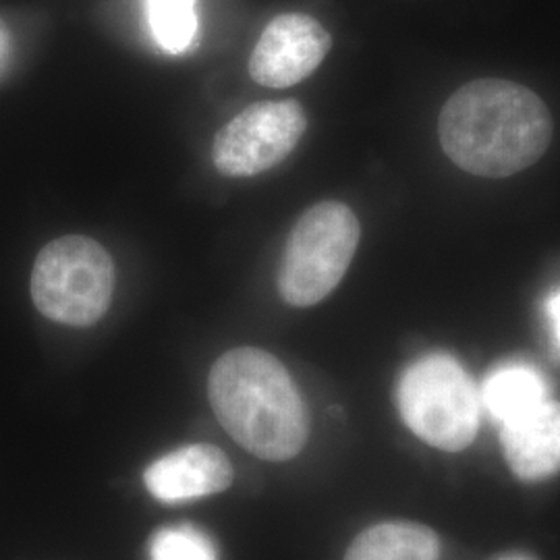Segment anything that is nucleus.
Here are the masks:
<instances>
[{
  "label": "nucleus",
  "mask_w": 560,
  "mask_h": 560,
  "mask_svg": "<svg viewBox=\"0 0 560 560\" xmlns=\"http://www.w3.org/2000/svg\"><path fill=\"white\" fill-rule=\"evenodd\" d=\"M143 483L162 502L196 501L219 494L233 483L231 460L212 444H189L154 460Z\"/></svg>",
  "instance_id": "8"
},
{
  "label": "nucleus",
  "mask_w": 560,
  "mask_h": 560,
  "mask_svg": "<svg viewBox=\"0 0 560 560\" xmlns=\"http://www.w3.org/2000/svg\"><path fill=\"white\" fill-rule=\"evenodd\" d=\"M397 402L407 428L442 451L467 448L478 434V388L451 355L432 353L409 365L399 382Z\"/></svg>",
  "instance_id": "3"
},
{
  "label": "nucleus",
  "mask_w": 560,
  "mask_h": 560,
  "mask_svg": "<svg viewBox=\"0 0 560 560\" xmlns=\"http://www.w3.org/2000/svg\"><path fill=\"white\" fill-rule=\"evenodd\" d=\"M439 129L444 152L463 171L509 177L546 152L552 117L546 104L520 83L480 80L446 102Z\"/></svg>",
  "instance_id": "1"
},
{
  "label": "nucleus",
  "mask_w": 560,
  "mask_h": 560,
  "mask_svg": "<svg viewBox=\"0 0 560 560\" xmlns=\"http://www.w3.org/2000/svg\"><path fill=\"white\" fill-rule=\"evenodd\" d=\"M332 46L318 21L284 13L266 25L249 59V75L264 88H291L312 75Z\"/></svg>",
  "instance_id": "7"
},
{
  "label": "nucleus",
  "mask_w": 560,
  "mask_h": 560,
  "mask_svg": "<svg viewBox=\"0 0 560 560\" xmlns=\"http://www.w3.org/2000/svg\"><path fill=\"white\" fill-rule=\"evenodd\" d=\"M480 400L497 420L506 423L548 400V384L536 368L509 363L486 378Z\"/></svg>",
  "instance_id": "11"
},
{
  "label": "nucleus",
  "mask_w": 560,
  "mask_h": 560,
  "mask_svg": "<svg viewBox=\"0 0 560 560\" xmlns=\"http://www.w3.org/2000/svg\"><path fill=\"white\" fill-rule=\"evenodd\" d=\"M502 451L513 474L525 481L560 471V402L544 400L520 418L502 423Z\"/></svg>",
  "instance_id": "9"
},
{
  "label": "nucleus",
  "mask_w": 560,
  "mask_h": 560,
  "mask_svg": "<svg viewBox=\"0 0 560 560\" xmlns=\"http://www.w3.org/2000/svg\"><path fill=\"white\" fill-rule=\"evenodd\" d=\"M497 560H536L532 559V557H527V555H506V557H501V559Z\"/></svg>",
  "instance_id": "16"
},
{
  "label": "nucleus",
  "mask_w": 560,
  "mask_h": 560,
  "mask_svg": "<svg viewBox=\"0 0 560 560\" xmlns=\"http://www.w3.org/2000/svg\"><path fill=\"white\" fill-rule=\"evenodd\" d=\"M210 405L222 428L252 455L289 460L300 455L310 418L287 368L268 351L240 347L210 370Z\"/></svg>",
  "instance_id": "2"
},
{
  "label": "nucleus",
  "mask_w": 560,
  "mask_h": 560,
  "mask_svg": "<svg viewBox=\"0 0 560 560\" xmlns=\"http://www.w3.org/2000/svg\"><path fill=\"white\" fill-rule=\"evenodd\" d=\"M360 233L358 217L340 201H322L305 210L284 247L280 298L295 307L326 300L349 270Z\"/></svg>",
  "instance_id": "5"
},
{
  "label": "nucleus",
  "mask_w": 560,
  "mask_h": 560,
  "mask_svg": "<svg viewBox=\"0 0 560 560\" xmlns=\"http://www.w3.org/2000/svg\"><path fill=\"white\" fill-rule=\"evenodd\" d=\"M115 264L101 243L81 235L50 241L32 270V300L42 316L85 328L108 312Z\"/></svg>",
  "instance_id": "4"
},
{
  "label": "nucleus",
  "mask_w": 560,
  "mask_h": 560,
  "mask_svg": "<svg viewBox=\"0 0 560 560\" xmlns=\"http://www.w3.org/2000/svg\"><path fill=\"white\" fill-rule=\"evenodd\" d=\"M9 60H11V34L4 27V23L0 21V78L4 75Z\"/></svg>",
  "instance_id": "15"
},
{
  "label": "nucleus",
  "mask_w": 560,
  "mask_h": 560,
  "mask_svg": "<svg viewBox=\"0 0 560 560\" xmlns=\"http://www.w3.org/2000/svg\"><path fill=\"white\" fill-rule=\"evenodd\" d=\"M196 0H145L152 34L168 55L189 50L198 32Z\"/></svg>",
  "instance_id": "12"
},
{
  "label": "nucleus",
  "mask_w": 560,
  "mask_h": 560,
  "mask_svg": "<svg viewBox=\"0 0 560 560\" xmlns=\"http://www.w3.org/2000/svg\"><path fill=\"white\" fill-rule=\"evenodd\" d=\"M439 557L441 541L430 527L393 521L360 534L345 560H439Z\"/></svg>",
  "instance_id": "10"
},
{
  "label": "nucleus",
  "mask_w": 560,
  "mask_h": 560,
  "mask_svg": "<svg viewBox=\"0 0 560 560\" xmlns=\"http://www.w3.org/2000/svg\"><path fill=\"white\" fill-rule=\"evenodd\" d=\"M305 129L307 117L300 102L252 104L217 133L212 161L226 177L260 175L298 148Z\"/></svg>",
  "instance_id": "6"
},
{
  "label": "nucleus",
  "mask_w": 560,
  "mask_h": 560,
  "mask_svg": "<svg viewBox=\"0 0 560 560\" xmlns=\"http://www.w3.org/2000/svg\"><path fill=\"white\" fill-rule=\"evenodd\" d=\"M546 316L550 320L552 326V332H555V339L560 349V291H555L548 300H546Z\"/></svg>",
  "instance_id": "14"
},
{
  "label": "nucleus",
  "mask_w": 560,
  "mask_h": 560,
  "mask_svg": "<svg viewBox=\"0 0 560 560\" xmlns=\"http://www.w3.org/2000/svg\"><path fill=\"white\" fill-rule=\"evenodd\" d=\"M150 560H219L212 540L196 527H164L150 541Z\"/></svg>",
  "instance_id": "13"
}]
</instances>
